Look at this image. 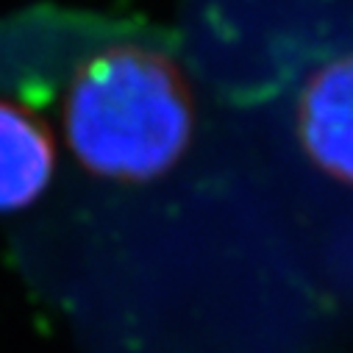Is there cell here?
Segmentation results:
<instances>
[{
    "label": "cell",
    "instance_id": "6da1fadb",
    "mask_svg": "<svg viewBox=\"0 0 353 353\" xmlns=\"http://www.w3.org/2000/svg\"><path fill=\"white\" fill-rule=\"evenodd\" d=\"M190 86L164 53L109 48L75 72L64 131L78 161L103 179L150 181L179 161L192 137Z\"/></svg>",
    "mask_w": 353,
    "mask_h": 353
},
{
    "label": "cell",
    "instance_id": "7a4b0ae2",
    "mask_svg": "<svg viewBox=\"0 0 353 353\" xmlns=\"http://www.w3.org/2000/svg\"><path fill=\"white\" fill-rule=\"evenodd\" d=\"M301 142L331 179L353 184V53L320 67L298 106Z\"/></svg>",
    "mask_w": 353,
    "mask_h": 353
},
{
    "label": "cell",
    "instance_id": "3957f363",
    "mask_svg": "<svg viewBox=\"0 0 353 353\" xmlns=\"http://www.w3.org/2000/svg\"><path fill=\"white\" fill-rule=\"evenodd\" d=\"M56 150L28 109L0 101V212L31 206L53 179Z\"/></svg>",
    "mask_w": 353,
    "mask_h": 353
}]
</instances>
